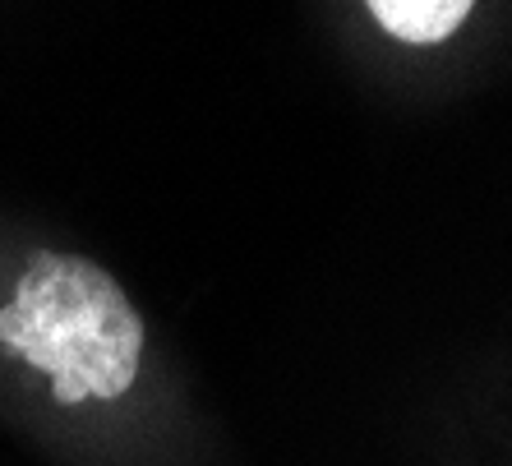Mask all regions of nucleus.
<instances>
[{"label":"nucleus","mask_w":512,"mask_h":466,"mask_svg":"<svg viewBox=\"0 0 512 466\" xmlns=\"http://www.w3.org/2000/svg\"><path fill=\"white\" fill-rule=\"evenodd\" d=\"M476 0H370V14L402 42H443L471 14Z\"/></svg>","instance_id":"2"},{"label":"nucleus","mask_w":512,"mask_h":466,"mask_svg":"<svg viewBox=\"0 0 512 466\" xmlns=\"http://www.w3.org/2000/svg\"><path fill=\"white\" fill-rule=\"evenodd\" d=\"M0 347L51 374L56 402L130 393L143 360V319L116 277L74 254H37L0 310Z\"/></svg>","instance_id":"1"}]
</instances>
